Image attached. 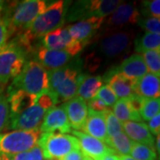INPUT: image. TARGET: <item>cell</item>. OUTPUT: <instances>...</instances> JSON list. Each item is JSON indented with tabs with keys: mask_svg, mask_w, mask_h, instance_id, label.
Instances as JSON below:
<instances>
[{
	"mask_svg": "<svg viewBox=\"0 0 160 160\" xmlns=\"http://www.w3.org/2000/svg\"><path fill=\"white\" fill-rule=\"evenodd\" d=\"M70 5L69 1L60 0L53 2L29 24L27 29L17 34L16 38L12 43L21 47L24 52L31 51L36 40L54 29L62 28Z\"/></svg>",
	"mask_w": 160,
	"mask_h": 160,
	"instance_id": "6da1fadb",
	"label": "cell"
},
{
	"mask_svg": "<svg viewBox=\"0 0 160 160\" xmlns=\"http://www.w3.org/2000/svg\"><path fill=\"white\" fill-rule=\"evenodd\" d=\"M48 1L25 0L22 2H10L8 8H3L6 14L2 18L6 25L8 38L25 30L36 18L46 10Z\"/></svg>",
	"mask_w": 160,
	"mask_h": 160,
	"instance_id": "7a4b0ae2",
	"label": "cell"
},
{
	"mask_svg": "<svg viewBox=\"0 0 160 160\" xmlns=\"http://www.w3.org/2000/svg\"><path fill=\"white\" fill-rule=\"evenodd\" d=\"M55 103L48 91L41 93L37 102L22 113L10 116L6 126L11 130H33L39 129L46 112L54 107Z\"/></svg>",
	"mask_w": 160,
	"mask_h": 160,
	"instance_id": "3957f363",
	"label": "cell"
},
{
	"mask_svg": "<svg viewBox=\"0 0 160 160\" xmlns=\"http://www.w3.org/2000/svg\"><path fill=\"white\" fill-rule=\"evenodd\" d=\"M15 90H22L34 95H40L48 91V76L46 69L36 61L25 62L20 74L12 79L7 92Z\"/></svg>",
	"mask_w": 160,
	"mask_h": 160,
	"instance_id": "277c9868",
	"label": "cell"
},
{
	"mask_svg": "<svg viewBox=\"0 0 160 160\" xmlns=\"http://www.w3.org/2000/svg\"><path fill=\"white\" fill-rule=\"evenodd\" d=\"M37 145L41 149L46 159L59 160L71 151L79 149L77 138L56 132H41Z\"/></svg>",
	"mask_w": 160,
	"mask_h": 160,
	"instance_id": "5b68a950",
	"label": "cell"
},
{
	"mask_svg": "<svg viewBox=\"0 0 160 160\" xmlns=\"http://www.w3.org/2000/svg\"><path fill=\"white\" fill-rule=\"evenodd\" d=\"M123 2L119 0H90L77 1L70 5L66 18L68 22L83 21L89 18H105L112 13Z\"/></svg>",
	"mask_w": 160,
	"mask_h": 160,
	"instance_id": "8992f818",
	"label": "cell"
},
{
	"mask_svg": "<svg viewBox=\"0 0 160 160\" xmlns=\"http://www.w3.org/2000/svg\"><path fill=\"white\" fill-rule=\"evenodd\" d=\"M40 134L39 129L14 130L0 134V156L29 151L37 145Z\"/></svg>",
	"mask_w": 160,
	"mask_h": 160,
	"instance_id": "52a82bcc",
	"label": "cell"
},
{
	"mask_svg": "<svg viewBox=\"0 0 160 160\" xmlns=\"http://www.w3.org/2000/svg\"><path fill=\"white\" fill-rule=\"evenodd\" d=\"M26 60V52L13 43L0 51V85H6L22 71Z\"/></svg>",
	"mask_w": 160,
	"mask_h": 160,
	"instance_id": "ba28073f",
	"label": "cell"
},
{
	"mask_svg": "<svg viewBox=\"0 0 160 160\" xmlns=\"http://www.w3.org/2000/svg\"><path fill=\"white\" fill-rule=\"evenodd\" d=\"M133 35L131 31H117L104 36L99 41L98 52L108 59L119 57L126 53L132 44Z\"/></svg>",
	"mask_w": 160,
	"mask_h": 160,
	"instance_id": "9c48e42d",
	"label": "cell"
},
{
	"mask_svg": "<svg viewBox=\"0 0 160 160\" xmlns=\"http://www.w3.org/2000/svg\"><path fill=\"white\" fill-rule=\"evenodd\" d=\"M41 43L45 48L65 51L72 57L79 53L85 47L82 43L72 38L67 27H62L47 33L41 38Z\"/></svg>",
	"mask_w": 160,
	"mask_h": 160,
	"instance_id": "30bf717a",
	"label": "cell"
},
{
	"mask_svg": "<svg viewBox=\"0 0 160 160\" xmlns=\"http://www.w3.org/2000/svg\"><path fill=\"white\" fill-rule=\"evenodd\" d=\"M72 134L77 138L79 144L80 151L93 160H98L109 154H116L113 149L107 144L96 138L92 137L85 132L73 130Z\"/></svg>",
	"mask_w": 160,
	"mask_h": 160,
	"instance_id": "8fae6325",
	"label": "cell"
},
{
	"mask_svg": "<svg viewBox=\"0 0 160 160\" xmlns=\"http://www.w3.org/2000/svg\"><path fill=\"white\" fill-rule=\"evenodd\" d=\"M39 130L41 132H56L65 134L71 132L69 119L62 106H54L46 112Z\"/></svg>",
	"mask_w": 160,
	"mask_h": 160,
	"instance_id": "7c38bea8",
	"label": "cell"
},
{
	"mask_svg": "<svg viewBox=\"0 0 160 160\" xmlns=\"http://www.w3.org/2000/svg\"><path fill=\"white\" fill-rule=\"evenodd\" d=\"M104 22L105 18L92 17L79 21L78 22L74 23L67 28L72 38L82 43L86 46L92 38V37L96 34L98 29L102 26Z\"/></svg>",
	"mask_w": 160,
	"mask_h": 160,
	"instance_id": "4fadbf2b",
	"label": "cell"
},
{
	"mask_svg": "<svg viewBox=\"0 0 160 160\" xmlns=\"http://www.w3.org/2000/svg\"><path fill=\"white\" fill-rule=\"evenodd\" d=\"M141 19V12L134 4H121L109 15L106 25L112 28H123L126 25H132Z\"/></svg>",
	"mask_w": 160,
	"mask_h": 160,
	"instance_id": "5bb4252c",
	"label": "cell"
},
{
	"mask_svg": "<svg viewBox=\"0 0 160 160\" xmlns=\"http://www.w3.org/2000/svg\"><path fill=\"white\" fill-rule=\"evenodd\" d=\"M36 62L49 71L69 65L72 56L65 51L52 50L40 46L36 52Z\"/></svg>",
	"mask_w": 160,
	"mask_h": 160,
	"instance_id": "9a60e30c",
	"label": "cell"
},
{
	"mask_svg": "<svg viewBox=\"0 0 160 160\" xmlns=\"http://www.w3.org/2000/svg\"><path fill=\"white\" fill-rule=\"evenodd\" d=\"M62 107L65 110L71 128L76 131H81L88 114V107L86 101L76 96L63 103Z\"/></svg>",
	"mask_w": 160,
	"mask_h": 160,
	"instance_id": "2e32d148",
	"label": "cell"
},
{
	"mask_svg": "<svg viewBox=\"0 0 160 160\" xmlns=\"http://www.w3.org/2000/svg\"><path fill=\"white\" fill-rule=\"evenodd\" d=\"M115 69L118 73L132 84H134L148 72L144 60L140 53L132 54L131 56L125 59L120 63L119 66L115 67Z\"/></svg>",
	"mask_w": 160,
	"mask_h": 160,
	"instance_id": "e0dca14e",
	"label": "cell"
},
{
	"mask_svg": "<svg viewBox=\"0 0 160 160\" xmlns=\"http://www.w3.org/2000/svg\"><path fill=\"white\" fill-rule=\"evenodd\" d=\"M79 67H77L70 74L63 80L52 92H50L55 105L57 103L66 102L72 98L76 97L78 87Z\"/></svg>",
	"mask_w": 160,
	"mask_h": 160,
	"instance_id": "ac0fdd59",
	"label": "cell"
},
{
	"mask_svg": "<svg viewBox=\"0 0 160 160\" xmlns=\"http://www.w3.org/2000/svg\"><path fill=\"white\" fill-rule=\"evenodd\" d=\"M86 134L102 141L108 145L109 137L102 112H96L88 109V114L82 130Z\"/></svg>",
	"mask_w": 160,
	"mask_h": 160,
	"instance_id": "d6986e66",
	"label": "cell"
},
{
	"mask_svg": "<svg viewBox=\"0 0 160 160\" xmlns=\"http://www.w3.org/2000/svg\"><path fill=\"white\" fill-rule=\"evenodd\" d=\"M134 94L145 99H157L160 95L159 77L147 73L132 85Z\"/></svg>",
	"mask_w": 160,
	"mask_h": 160,
	"instance_id": "ffe728a7",
	"label": "cell"
},
{
	"mask_svg": "<svg viewBox=\"0 0 160 160\" xmlns=\"http://www.w3.org/2000/svg\"><path fill=\"white\" fill-rule=\"evenodd\" d=\"M122 128L127 137L132 142L154 148L155 139L150 133L147 124L143 122H124L122 123Z\"/></svg>",
	"mask_w": 160,
	"mask_h": 160,
	"instance_id": "44dd1931",
	"label": "cell"
},
{
	"mask_svg": "<svg viewBox=\"0 0 160 160\" xmlns=\"http://www.w3.org/2000/svg\"><path fill=\"white\" fill-rule=\"evenodd\" d=\"M103 82L108 83V86L113 91L117 97L121 99L131 98L134 92L132 91V83L129 80L126 79L123 76L118 73L115 67L109 71L106 72L102 78Z\"/></svg>",
	"mask_w": 160,
	"mask_h": 160,
	"instance_id": "7402d4cb",
	"label": "cell"
},
{
	"mask_svg": "<svg viewBox=\"0 0 160 160\" xmlns=\"http://www.w3.org/2000/svg\"><path fill=\"white\" fill-rule=\"evenodd\" d=\"M7 98L10 107V116L22 113L37 102L39 95L30 94L22 90L7 92ZM9 116V117H10Z\"/></svg>",
	"mask_w": 160,
	"mask_h": 160,
	"instance_id": "603a6c76",
	"label": "cell"
},
{
	"mask_svg": "<svg viewBox=\"0 0 160 160\" xmlns=\"http://www.w3.org/2000/svg\"><path fill=\"white\" fill-rule=\"evenodd\" d=\"M102 77L101 76L80 73L77 95L85 101H89L96 96L100 88L102 86Z\"/></svg>",
	"mask_w": 160,
	"mask_h": 160,
	"instance_id": "cb8c5ba5",
	"label": "cell"
},
{
	"mask_svg": "<svg viewBox=\"0 0 160 160\" xmlns=\"http://www.w3.org/2000/svg\"><path fill=\"white\" fill-rule=\"evenodd\" d=\"M111 110L120 122H142L138 110L132 106L129 99L118 100Z\"/></svg>",
	"mask_w": 160,
	"mask_h": 160,
	"instance_id": "d4e9b609",
	"label": "cell"
},
{
	"mask_svg": "<svg viewBox=\"0 0 160 160\" xmlns=\"http://www.w3.org/2000/svg\"><path fill=\"white\" fill-rule=\"evenodd\" d=\"M160 49V34L144 33L134 41V50L137 52H144L149 50Z\"/></svg>",
	"mask_w": 160,
	"mask_h": 160,
	"instance_id": "484cf974",
	"label": "cell"
},
{
	"mask_svg": "<svg viewBox=\"0 0 160 160\" xmlns=\"http://www.w3.org/2000/svg\"><path fill=\"white\" fill-rule=\"evenodd\" d=\"M134 142L127 137L124 132H121L113 137L109 138L108 146L120 156L129 155Z\"/></svg>",
	"mask_w": 160,
	"mask_h": 160,
	"instance_id": "4316f807",
	"label": "cell"
},
{
	"mask_svg": "<svg viewBox=\"0 0 160 160\" xmlns=\"http://www.w3.org/2000/svg\"><path fill=\"white\" fill-rule=\"evenodd\" d=\"M160 99H145L143 98L141 107L139 109V114L142 119L149 121L155 116L159 114Z\"/></svg>",
	"mask_w": 160,
	"mask_h": 160,
	"instance_id": "83f0119b",
	"label": "cell"
},
{
	"mask_svg": "<svg viewBox=\"0 0 160 160\" xmlns=\"http://www.w3.org/2000/svg\"><path fill=\"white\" fill-rule=\"evenodd\" d=\"M130 155L135 160H156L157 152L154 148L134 142L132 147Z\"/></svg>",
	"mask_w": 160,
	"mask_h": 160,
	"instance_id": "f1b7e54d",
	"label": "cell"
},
{
	"mask_svg": "<svg viewBox=\"0 0 160 160\" xmlns=\"http://www.w3.org/2000/svg\"><path fill=\"white\" fill-rule=\"evenodd\" d=\"M142 58L148 70L151 74L160 76V49L149 50L142 52Z\"/></svg>",
	"mask_w": 160,
	"mask_h": 160,
	"instance_id": "f546056e",
	"label": "cell"
},
{
	"mask_svg": "<svg viewBox=\"0 0 160 160\" xmlns=\"http://www.w3.org/2000/svg\"><path fill=\"white\" fill-rule=\"evenodd\" d=\"M102 113L104 116V119H105L106 129H107V133H108L109 139L117 135L121 132H123L122 123L115 117L111 109L108 108L106 110H104Z\"/></svg>",
	"mask_w": 160,
	"mask_h": 160,
	"instance_id": "4dcf8cb0",
	"label": "cell"
},
{
	"mask_svg": "<svg viewBox=\"0 0 160 160\" xmlns=\"http://www.w3.org/2000/svg\"><path fill=\"white\" fill-rule=\"evenodd\" d=\"M10 116V107L7 94L3 93V89L0 88V132L6 126Z\"/></svg>",
	"mask_w": 160,
	"mask_h": 160,
	"instance_id": "1f68e13d",
	"label": "cell"
},
{
	"mask_svg": "<svg viewBox=\"0 0 160 160\" xmlns=\"http://www.w3.org/2000/svg\"><path fill=\"white\" fill-rule=\"evenodd\" d=\"M137 24L146 32L160 34L159 18H142L138 21Z\"/></svg>",
	"mask_w": 160,
	"mask_h": 160,
	"instance_id": "d6a6232c",
	"label": "cell"
},
{
	"mask_svg": "<svg viewBox=\"0 0 160 160\" xmlns=\"http://www.w3.org/2000/svg\"><path fill=\"white\" fill-rule=\"evenodd\" d=\"M143 9L142 14L146 18H159L160 17V1L151 0L143 1Z\"/></svg>",
	"mask_w": 160,
	"mask_h": 160,
	"instance_id": "836d02e7",
	"label": "cell"
},
{
	"mask_svg": "<svg viewBox=\"0 0 160 160\" xmlns=\"http://www.w3.org/2000/svg\"><path fill=\"white\" fill-rule=\"evenodd\" d=\"M95 97L102 100L107 107L113 106L118 101V97L108 85L102 86L97 92Z\"/></svg>",
	"mask_w": 160,
	"mask_h": 160,
	"instance_id": "e575fe53",
	"label": "cell"
},
{
	"mask_svg": "<svg viewBox=\"0 0 160 160\" xmlns=\"http://www.w3.org/2000/svg\"><path fill=\"white\" fill-rule=\"evenodd\" d=\"M87 107L89 109H92L96 112H103L104 110L108 109V107L104 104L102 101L97 97L89 100V102L87 103Z\"/></svg>",
	"mask_w": 160,
	"mask_h": 160,
	"instance_id": "d590c367",
	"label": "cell"
},
{
	"mask_svg": "<svg viewBox=\"0 0 160 160\" xmlns=\"http://www.w3.org/2000/svg\"><path fill=\"white\" fill-rule=\"evenodd\" d=\"M149 132L151 134H154L156 136L160 134V114L155 116L151 119L149 120V123L147 124Z\"/></svg>",
	"mask_w": 160,
	"mask_h": 160,
	"instance_id": "8d00e7d4",
	"label": "cell"
},
{
	"mask_svg": "<svg viewBox=\"0 0 160 160\" xmlns=\"http://www.w3.org/2000/svg\"><path fill=\"white\" fill-rule=\"evenodd\" d=\"M8 38H8L7 29H6V25L3 22V20L1 18V14H0V51L6 46Z\"/></svg>",
	"mask_w": 160,
	"mask_h": 160,
	"instance_id": "74e56055",
	"label": "cell"
},
{
	"mask_svg": "<svg viewBox=\"0 0 160 160\" xmlns=\"http://www.w3.org/2000/svg\"><path fill=\"white\" fill-rule=\"evenodd\" d=\"M27 160H44L43 152L38 145L27 151Z\"/></svg>",
	"mask_w": 160,
	"mask_h": 160,
	"instance_id": "f35d334b",
	"label": "cell"
},
{
	"mask_svg": "<svg viewBox=\"0 0 160 160\" xmlns=\"http://www.w3.org/2000/svg\"><path fill=\"white\" fill-rule=\"evenodd\" d=\"M83 157H84L83 153L80 151V149H78V150L71 151L70 153L64 156L59 160H83Z\"/></svg>",
	"mask_w": 160,
	"mask_h": 160,
	"instance_id": "ab89813d",
	"label": "cell"
},
{
	"mask_svg": "<svg viewBox=\"0 0 160 160\" xmlns=\"http://www.w3.org/2000/svg\"><path fill=\"white\" fill-rule=\"evenodd\" d=\"M98 160H118V156L115 154H109L102 157V158Z\"/></svg>",
	"mask_w": 160,
	"mask_h": 160,
	"instance_id": "60d3db41",
	"label": "cell"
},
{
	"mask_svg": "<svg viewBox=\"0 0 160 160\" xmlns=\"http://www.w3.org/2000/svg\"><path fill=\"white\" fill-rule=\"evenodd\" d=\"M156 152L158 151V154L159 155L160 152V136L158 135L157 136V140H156Z\"/></svg>",
	"mask_w": 160,
	"mask_h": 160,
	"instance_id": "b9f144b4",
	"label": "cell"
},
{
	"mask_svg": "<svg viewBox=\"0 0 160 160\" xmlns=\"http://www.w3.org/2000/svg\"><path fill=\"white\" fill-rule=\"evenodd\" d=\"M118 160H135L132 158L129 155H125V156H118Z\"/></svg>",
	"mask_w": 160,
	"mask_h": 160,
	"instance_id": "7bdbcfd3",
	"label": "cell"
},
{
	"mask_svg": "<svg viewBox=\"0 0 160 160\" xmlns=\"http://www.w3.org/2000/svg\"><path fill=\"white\" fill-rule=\"evenodd\" d=\"M0 160H13V158L11 155H1Z\"/></svg>",
	"mask_w": 160,
	"mask_h": 160,
	"instance_id": "ee69618b",
	"label": "cell"
},
{
	"mask_svg": "<svg viewBox=\"0 0 160 160\" xmlns=\"http://www.w3.org/2000/svg\"><path fill=\"white\" fill-rule=\"evenodd\" d=\"M5 4H6L5 1H0V12L3 10V8H4V6H5Z\"/></svg>",
	"mask_w": 160,
	"mask_h": 160,
	"instance_id": "f6af8a7d",
	"label": "cell"
},
{
	"mask_svg": "<svg viewBox=\"0 0 160 160\" xmlns=\"http://www.w3.org/2000/svg\"><path fill=\"white\" fill-rule=\"evenodd\" d=\"M83 160H93V159L91 158H89V157H87V156H86V155H84V157H83Z\"/></svg>",
	"mask_w": 160,
	"mask_h": 160,
	"instance_id": "bcb514c9",
	"label": "cell"
},
{
	"mask_svg": "<svg viewBox=\"0 0 160 160\" xmlns=\"http://www.w3.org/2000/svg\"><path fill=\"white\" fill-rule=\"evenodd\" d=\"M46 160H54V159H46Z\"/></svg>",
	"mask_w": 160,
	"mask_h": 160,
	"instance_id": "7dc6e473",
	"label": "cell"
}]
</instances>
